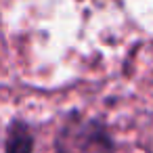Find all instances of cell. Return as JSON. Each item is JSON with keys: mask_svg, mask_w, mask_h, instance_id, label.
<instances>
[{"mask_svg": "<svg viewBox=\"0 0 153 153\" xmlns=\"http://www.w3.org/2000/svg\"><path fill=\"white\" fill-rule=\"evenodd\" d=\"M59 153H113V145L109 134L99 122L80 120L63 126L59 140Z\"/></svg>", "mask_w": 153, "mask_h": 153, "instance_id": "obj_1", "label": "cell"}, {"mask_svg": "<svg viewBox=\"0 0 153 153\" xmlns=\"http://www.w3.org/2000/svg\"><path fill=\"white\" fill-rule=\"evenodd\" d=\"M7 153H32V136L21 124H13L7 140Z\"/></svg>", "mask_w": 153, "mask_h": 153, "instance_id": "obj_2", "label": "cell"}]
</instances>
